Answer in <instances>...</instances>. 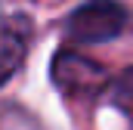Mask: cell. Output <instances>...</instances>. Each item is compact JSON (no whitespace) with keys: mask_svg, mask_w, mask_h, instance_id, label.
<instances>
[{"mask_svg":"<svg viewBox=\"0 0 133 130\" xmlns=\"http://www.w3.org/2000/svg\"><path fill=\"white\" fill-rule=\"evenodd\" d=\"M127 22V12L115 0H87L68 19V37L77 43H102L118 37Z\"/></svg>","mask_w":133,"mask_h":130,"instance_id":"1","label":"cell"},{"mask_svg":"<svg viewBox=\"0 0 133 130\" xmlns=\"http://www.w3.org/2000/svg\"><path fill=\"white\" fill-rule=\"evenodd\" d=\"M31 43V22L22 12L0 16V87L19 71Z\"/></svg>","mask_w":133,"mask_h":130,"instance_id":"2","label":"cell"},{"mask_svg":"<svg viewBox=\"0 0 133 130\" xmlns=\"http://www.w3.org/2000/svg\"><path fill=\"white\" fill-rule=\"evenodd\" d=\"M118 105H133V71H127L118 84Z\"/></svg>","mask_w":133,"mask_h":130,"instance_id":"3","label":"cell"}]
</instances>
